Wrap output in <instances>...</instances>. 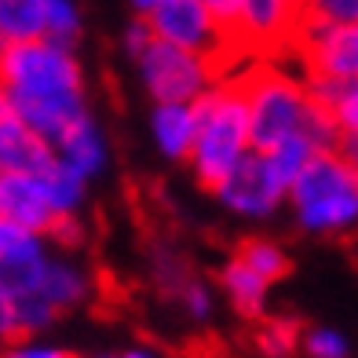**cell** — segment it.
I'll use <instances>...</instances> for the list:
<instances>
[{
    "label": "cell",
    "mask_w": 358,
    "mask_h": 358,
    "mask_svg": "<svg viewBox=\"0 0 358 358\" xmlns=\"http://www.w3.org/2000/svg\"><path fill=\"white\" fill-rule=\"evenodd\" d=\"M0 92L11 117H19L44 143H55L88 113L80 62L70 48L44 37L0 48Z\"/></svg>",
    "instance_id": "cell-1"
},
{
    "label": "cell",
    "mask_w": 358,
    "mask_h": 358,
    "mask_svg": "<svg viewBox=\"0 0 358 358\" xmlns=\"http://www.w3.org/2000/svg\"><path fill=\"white\" fill-rule=\"evenodd\" d=\"M241 99H245V121H249V150L267 154L278 143L292 136H311L318 150H336L340 154V132L333 117L318 110L307 95L303 80L292 73L271 66V62H256L249 73L238 77Z\"/></svg>",
    "instance_id": "cell-2"
},
{
    "label": "cell",
    "mask_w": 358,
    "mask_h": 358,
    "mask_svg": "<svg viewBox=\"0 0 358 358\" xmlns=\"http://www.w3.org/2000/svg\"><path fill=\"white\" fill-rule=\"evenodd\" d=\"M198 132L190 146L194 176L205 190H216L231 169L249 154V121H245V99H241L238 77H223L208 88L198 103Z\"/></svg>",
    "instance_id": "cell-3"
},
{
    "label": "cell",
    "mask_w": 358,
    "mask_h": 358,
    "mask_svg": "<svg viewBox=\"0 0 358 358\" xmlns=\"http://www.w3.org/2000/svg\"><path fill=\"white\" fill-rule=\"evenodd\" d=\"M285 198L296 205V220L311 234H344L358 220V176L355 161L336 150H318Z\"/></svg>",
    "instance_id": "cell-4"
},
{
    "label": "cell",
    "mask_w": 358,
    "mask_h": 358,
    "mask_svg": "<svg viewBox=\"0 0 358 358\" xmlns=\"http://www.w3.org/2000/svg\"><path fill=\"white\" fill-rule=\"evenodd\" d=\"M150 37L161 44H172L179 52H190L205 62H213L220 77H231L234 59L249 55L241 41L227 29L216 15H208L201 0H161V4L146 15Z\"/></svg>",
    "instance_id": "cell-5"
},
{
    "label": "cell",
    "mask_w": 358,
    "mask_h": 358,
    "mask_svg": "<svg viewBox=\"0 0 358 358\" xmlns=\"http://www.w3.org/2000/svg\"><path fill=\"white\" fill-rule=\"evenodd\" d=\"M289 52L303 59V80H355L358 73V29L344 22H325L300 11Z\"/></svg>",
    "instance_id": "cell-6"
},
{
    "label": "cell",
    "mask_w": 358,
    "mask_h": 358,
    "mask_svg": "<svg viewBox=\"0 0 358 358\" xmlns=\"http://www.w3.org/2000/svg\"><path fill=\"white\" fill-rule=\"evenodd\" d=\"M139 73L154 103H198L216 80H223L213 62L161 41H150L143 48Z\"/></svg>",
    "instance_id": "cell-7"
},
{
    "label": "cell",
    "mask_w": 358,
    "mask_h": 358,
    "mask_svg": "<svg viewBox=\"0 0 358 358\" xmlns=\"http://www.w3.org/2000/svg\"><path fill=\"white\" fill-rule=\"evenodd\" d=\"M213 194L231 208V213L249 216V220H264L285 201V187L274 179L264 154H256V150H249L241 157L231 169V176H227Z\"/></svg>",
    "instance_id": "cell-8"
},
{
    "label": "cell",
    "mask_w": 358,
    "mask_h": 358,
    "mask_svg": "<svg viewBox=\"0 0 358 358\" xmlns=\"http://www.w3.org/2000/svg\"><path fill=\"white\" fill-rule=\"evenodd\" d=\"M296 0H241V19H238V41L249 55H278L289 52L292 29L300 22Z\"/></svg>",
    "instance_id": "cell-9"
},
{
    "label": "cell",
    "mask_w": 358,
    "mask_h": 358,
    "mask_svg": "<svg viewBox=\"0 0 358 358\" xmlns=\"http://www.w3.org/2000/svg\"><path fill=\"white\" fill-rule=\"evenodd\" d=\"M0 216L22 223L34 234H48L52 223L59 220L52 213V205L44 198V187L37 176H22V172H0Z\"/></svg>",
    "instance_id": "cell-10"
},
{
    "label": "cell",
    "mask_w": 358,
    "mask_h": 358,
    "mask_svg": "<svg viewBox=\"0 0 358 358\" xmlns=\"http://www.w3.org/2000/svg\"><path fill=\"white\" fill-rule=\"evenodd\" d=\"M55 150L52 143H44L37 132L4 113L0 117V172H22V176H41L52 169Z\"/></svg>",
    "instance_id": "cell-11"
},
{
    "label": "cell",
    "mask_w": 358,
    "mask_h": 358,
    "mask_svg": "<svg viewBox=\"0 0 358 358\" xmlns=\"http://www.w3.org/2000/svg\"><path fill=\"white\" fill-rule=\"evenodd\" d=\"M52 150H55V161H62L66 169H73L80 179H92L106 165V139L99 132V124L92 121V113L77 117L66 132L52 143Z\"/></svg>",
    "instance_id": "cell-12"
},
{
    "label": "cell",
    "mask_w": 358,
    "mask_h": 358,
    "mask_svg": "<svg viewBox=\"0 0 358 358\" xmlns=\"http://www.w3.org/2000/svg\"><path fill=\"white\" fill-rule=\"evenodd\" d=\"M154 139L161 146V154L172 161L190 157L194 146V132H198V113H194V103H157L154 106Z\"/></svg>",
    "instance_id": "cell-13"
},
{
    "label": "cell",
    "mask_w": 358,
    "mask_h": 358,
    "mask_svg": "<svg viewBox=\"0 0 358 358\" xmlns=\"http://www.w3.org/2000/svg\"><path fill=\"white\" fill-rule=\"evenodd\" d=\"M88 289H92V285H88V274L80 271V267L62 264V259H52V256H48L37 292L55 307V311H70V307H77L80 300L88 296Z\"/></svg>",
    "instance_id": "cell-14"
},
{
    "label": "cell",
    "mask_w": 358,
    "mask_h": 358,
    "mask_svg": "<svg viewBox=\"0 0 358 358\" xmlns=\"http://www.w3.org/2000/svg\"><path fill=\"white\" fill-rule=\"evenodd\" d=\"M220 282H223V292H227V300L234 303L238 315H245V318H259V315H264L271 285L259 278V274H252L241 259H231V264L223 267Z\"/></svg>",
    "instance_id": "cell-15"
},
{
    "label": "cell",
    "mask_w": 358,
    "mask_h": 358,
    "mask_svg": "<svg viewBox=\"0 0 358 358\" xmlns=\"http://www.w3.org/2000/svg\"><path fill=\"white\" fill-rule=\"evenodd\" d=\"M48 0H0V48L44 37Z\"/></svg>",
    "instance_id": "cell-16"
},
{
    "label": "cell",
    "mask_w": 358,
    "mask_h": 358,
    "mask_svg": "<svg viewBox=\"0 0 358 358\" xmlns=\"http://www.w3.org/2000/svg\"><path fill=\"white\" fill-rule=\"evenodd\" d=\"M44 264H48L44 245L29 249V252H19V256H0V296L19 300V296H26V292H37Z\"/></svg>",
    "instance_id": "cell-17"
},
{
    "label": "cell",
    "mask_w": 358,
    "mask_h": 358,
    "mask_svg": "<svg viewBox=\"0 0 358 358\" xmlns=\"http://www.w3.org/2000/svg\"><path fill=\"white\" fill-rule=\"evenodd\" d=\"M41 187H44V198L52 205L55 216H77L80 205H85V190H88V179H80L73 169H66L62 161H52V169L41 172Z\"/></svg>",
    "instance_id": "cell-18"
},
{
    "label": "cell",
    "mask_w": 358,
    "mask_h": 358,
    "mask_svg": "<svg viewBox=\"0 0 358 358\" xmlns=\"http://www.w3.org/2000/svg\"><path fill=\"white\" fill-rule=\"evenodd\" d=\"M318 154V143L311 139V136H292V139H285V143H278L274 150H267L264 154V161H267V169L274 172V179L285 187V194H289V187H292V179L300 176V169L307 165Z\"/></svg>",
    "instance_id": "cell-19"
},
{
    "label": "cell",
    "mask_w": 358,
    "mask_h": 358,
    "mask_svg": "<svg viewBox=\"0 0 358 358\" xmlns=\"http://www.w3.org/2000/svg\"><path fill=\"white\" fill-rule=\"evenodd\" d=\"M234 259H241L252 274H259L267 285L271 282H278V278H285L289 274V256H285V249L282 245H274V241H267V238H249V241H241L238 245V256Z\"/></svg>",
    "instance_id": "cell-20"
},
{
    "label": "cell",
    "mask_w": 358,
    "mask_h": 358,
    "mask_svg": "<svg viewBox=\"0 0 358 358\" xmlns=\"http://www.w3.org/2000/svg\"><path fill=\"white\" fill-rule=\"evenodd\" d=\"M80 37V11L73 0H48L44 4V41L70 48Z\"/></svg>",
    "instance_id": "cell-21"
},
{
    "label": "cell",
    "mask_w": 358,
    "mask_h": 358,
    "mask_svg": "<svg viewBox=\"0 0 358 358\" xmlns=\"http://www.w3.org/2000/svg\"><path fill=\"white\" fill-rule=\"evenodd\" d=\"M11 315H15V329H19V336H29V333L48 329L59 311L41 296V292H26V296L11 300Z\"/></svg>",
    "instance_id": "cell-22"
},
{
    "label": "cell",
    "mask_w": 358,
    "mask_h": 358,
    "mask_svg": "<svg viewBox=\"0 0 358 358\" xmlns=\"http://www.w3.org/2000/svg\"><path fill=\"white\" fill-rule=\"evenodd\" d=\"M256 344L271 358H289L292 351H296V344H300V325L289 322V318H271V322L259 325Z\"/></svg>",
    "instance_id": "cell-23"
},
{
    "label": "cell",
    "mask_w": 358,
    "mask_h": 358,
    "mask_svg": "<svg viewBox=\"0 0 358 358\" xmlns=\"http://www.w3.org/2000/svg\"><path fill=\"white\" fill-rule=\"evenodd\" d=\"M154 274H157L161 289L172 292V296H179V292H183V285L194 278L190 267H187V259L179 256V252H172V249H157V256H154Z\"/></svg>",
    "instance_id": "cell-24"
},
{
    "label": "cell",
    "mask_w": 358,
    "mask_h": 358,
    "mask_svg": "<svg viewBox=\"0 0 358 358\" xmlns=\"http://www.w3.org/2000/svg\"><path fill=\"white\" fill-rule=\"evenodd\" d=\"M303 351L311 358H351L348 340L336 329H307L303 333Z\"/></svg>",
    "instance_id": "cell-25"
},
{
    "label": "cell",
    "mask_w": 358,
    "mask_h": 358,
    "mask_svg": "<svg viewBox=\"0 0 358 358\" xmlns=\"http://www.w3.org/2000/svg\"><path fill=\"white\" fill-rule=\"evenodd\" d=\"M41 245H44L41 234H34V231H26L22 223L0 216V256H19V252L41 249Z\"/></svg>",
    "instance_id": "cell-26"
},
{
    "label": "cell",
    "mask_w": 358,
    "mask_h": 358,
    "mask_svg": "<svg viewBox=\"0 0 358 358\" xmlns=\"http://www.w3.org/2000/svg\"><path fill=\"white\" fill-rule=\"evenodd\" d=\"M300 8L307 15H315V19H325V22L355 26V19H358V0H303Z\"/></svg>",
    "instance_id": "cell-27"
},
{
    "label": "cell",
    "mask_w": 358,
    "mask_h": 358,
    "mask_svg": "<svg viewBox=\"0 0 358 358\" xmlns=\"http://www.w3.org/2000/svg\"><path fill=\"white\" fill-rule=\"evenodd\" d=\"M176 300L183 303V307H187V315H190V318H198V322H205L208 315H213V292H208V285L198 282V278H190Z\"/></svg>",
    "instance_id": "cell-28"
},
{
    "label": "cell",
    "mask_w": 358,
    "mask_h": 358,
    "mask_svg": "<svg viewBox=\"0 0 358 358\" xmlns=\"http://www.w3.org/2000/svg\"><path fill=\"white\" fill-rule=\"evenodd\" d=\"M208 15H216V19L231 29L238 37V19H241V0H201Z\"/></svg>",
    "instance_id": "cell-29"
},
{
    "label": "cell",
    "mask_w": 358,
    "mask_h": 358,
    "mask_svg": "<svg viewBox=\"0 0 358 358\" xmlns=\"http://www.w3.org/2000/svg\"><path fill=\"white\" fill-rule=\"evenodd\" d=\"M0 358H62V351L55 348H44V344H22V340H15L0 351Z\"/></svg>",
    "instance_id": "cell-30"
},
{
    "label": "cell",
    "mask_w": 358,
    "mask_h": 358,
    "mask_svg": "<svg viewBox=\"0 0 358 358\" xmlns=\"http://www.w3.org/2000/svg\"><path fill=\"white\" fill-rule=\"evenodd\" d=\"M154 37H150V26H146V19H136L132 26H128V34H124V48H128V55L132 59H139L143 55V48L150 44Z\"/></svg>",
    "instance_id": "cell-31"
},
{
    "label": "cell",
    "mask_w": 358,
    "mask_h": 358,
    "mask_svg": "<svg viewBox=\"0 0 358 358\" xmlns=\"http://www.w3.org/2000/svg\"><path fill=\"white\" fill-rule=\"evenodd\" d=\"M19 340V329H15V315H11V300L0 296V348H8Z\"/></svg>",
    "instance_id": "cell-32"
},
{
    "label": "cell",
    "mask_w": 358,
    "mask_h": 358,
    "mask_svg": "<svg viewBox=\"0 0 358 358\" xmlns=\"http://www.w3.org/2000/svg\"><path fill=\"white\" fill-rule=\"evenodd\" d=\"M157 4H161V0H132V8H136V15H139V19H146V15H150Z\"/></svg>",
    "instance_id": "cell-33"
},
{
    "label": "cell",
    "mask_w": 358,
    "mask_h": 358,
    "mask_svg": "<svg viewBox=\"0 0 358 358\" xmlns=\"http://www.w3.org/2000/svg\"><path fill=\"white\" fill-rule=\"evenodd\" d=\"M121 358H157V355H150V351H124Z\"/></svg>",
    "instance_id": "cell-34"
},
{
    "label": "cell",
    "mask_w": 358,
    "mask_h": 358,
    "mask_svg": "<svg viewBox=\"0 0 358 358\" xmlns=\"http://www.w3.org/2000/svg\"><path fill=\"white\" fill-rule=\"evenodd\" d=\"M62 358H77V355H66V351H62Z\"/></svg>",
    "instance_id": "cell-35"
},
{
    "label": "cell",
    "mask_w": 358,
    "mask_h": 358,
    "mask_svg": "<svg viewBox=\"0 0 358 358\" xmlns=\"http://www.w3.org/2000/svg\"><path fill=\"white\" fill-rule=\"evenodd\" d=\"M296 4H303V0H296Z\"/></svg>",
    "instance_id": "cell-36"
}]
</instances>
